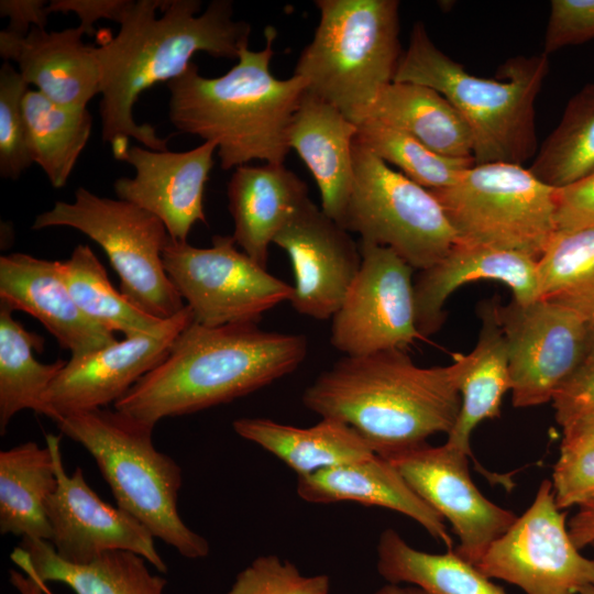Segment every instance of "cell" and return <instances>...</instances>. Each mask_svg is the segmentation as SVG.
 I'll list each match as a JSON object with an SVG mask.
<instances>
[{"instance_id":"681fc988","label":"cell","mask_w":594,"mask_h":594,"mask_svg":"<svg viewBox=\"0 0 594 594\" xmlns=\"http://www.w3.org/2000/svg\"><path fill=\"white\" fill-rule=\"evenodd\" d=\"M584 361L594 362V321L588 326L586 353Z\"/></svg>"},{"instance_id":"9c48e42d","label":"cell","mask_w":594,"mask_h":594,"mask_svg":"<svg viewBox=\"0 0 594 594\" xmlns=\"http://www.w3.org/2000/svg\"><path fill=\"white\" fill-rule=\"evenodd\" d=\"M430 191L458 240L539 260L557 232V188L524 165L474 164L452 186Z\"/></svg>"},{"instance_id":"836d02e7","label":"cell","mask_w":594,"mask_h":594,"mask_svg":"<svg viewBox=\"0 0 594 594\" xmlns=\"http://www.w3.org/2000/svg\"><path fill=\"white\" fill-rule=\"evenodd\" d=\"M528 168L554 188L594 174V82L585 85L569 100L560 122Z\"/></svg>"},{"instance_id":"f546056e","label":"cell","mask_w":594,"mask_h":594,"mask_svg":"<svg viewBox=\"0 0 594 594\" xmlns=\"http://www.w3.org/2000/svg\"><path fill=\"white\" fill-rule=\"evenodd\" d=\"M57 486L48 446L28 441L0 452V532L51 541L47 501Z\"/></svg>"},{"instance_id":"8d00e7d4","label":"cell","mask_w":594,"mask_h":594,"mask_svg":"<svg viewBox=\"0 0 594 594\" xmlns=\"http://www.w3.org/2000/svg\"><path fill=\"white\" fill-rule=\"evenodd\" d=\"M356 138L381 160L430 190L452 186L474 165L473 158L438 154L409 134L373 119L358 124Z\"/></svg>"},{"instance_id":"ee69618b","label":"cell","mask_w":594,"mask_h":594,"mask_svg":"<svg viewBox=\"0 0 594 594\" xmlns=\"http://www.w3.org/2000/svg\"><path fill=\"white\" fill-rule=\"evenodd\" d=\"M133 0H52L47 10L51 13H75L79 20V28L87 35H94V24L101 19L120 23L131 7Z\"/></svg>"},{"instance_id":"ac0fdd59","label":"cell","mask_w":594,"mask_h":594,"mask_svg":"<svg viewBox=\"0 0 594 594\" xmlns=\"http://www.w3.org/2000/svg\"><path fill=\"white\" fill-rule=\"evenodd\" d=\"M273 243L292 263L293 308L318 320L332 318L362 264L360 245L350 232L307 198Z\"/></svg>"},{"instance_id":"4316f807","label":"cell","mask_w":594,"mask_h":594,"mask_svg":"<svg viewBox=\"0 0 594 594\" xmlns=\"http://www.w3.org/2000/svg\"><path fill=\"white\" fill-rule=\"evenodd\" d=\"M481 330L474 349L455 353L459 364L461 406L447 443L471 455L473 430L486 419L501 416L503 397L510 391L505 337L493 300L480 305Z\"/></svg>"},{"instance_id":"5bb4252c","label":"cell","mask_w":594,"mask_h":594,"mask_svg":"<svg viewBox=\"0 0 594 594\" xmlns=\"http://www.w3.org/2000/svg\"><path fill=\"white\" fill-rule=\"evenodd\" d=\"M508 356L514 407L552 400L562 383L583 363L590 323L574 310L538 299L497 305Z\"/></svg>"},{"instance_id":"3957f363","label":"cell","mask_w":594,"mask_h":594,"mask_svg":"<svg viewBox=\"0 0 594 594\" xmlns=\"http://www.w3.org/2000/svg\"><path fill=\"white\" fill-rule=\"evenodd\" d=\"M304 334L260 329L256 323L207 327L190 323L166 358L144 375L114 409L156 425L263 388L305 361Z\"/></svg>"},{"instance_id":"5b68a950","label":"cell","mask_w":594,"mask_h":594,"mask_svg":"<svg viewBox=\"0 0 594 594\" xmlns=\"http://www.w3.org/2000/svg\"><path fill=\"white\" fill-rule=\"evenodd\" d=\"M549 70L544 53L508 58L482 78L443 53L417 21L394 81L433 88L458 110L473 141L474 164L524 165L537 148L536 99Z\"/></svg>"},{"instance_id":"1f68e13d","label":"cell","mask_w":594,"mask_h":594,"mask_svg":"<svg viewBox=\"0 0 594 594\" xmlns=\"http://www.w3.org/2000/svg\"><path fill=\"white\" fill-rule=\"evenodd\" d=\"M13 309L0 301V433L4 435L14 415L24 409L50 415L45 395L66 364L37 361L34 350L43 349V338L28 331L14 319Z\"/></svg>"},{"instance_id":"2e32d148","label":"cell","mask_w":594,"mask_h":594,"mask_svg":"<svg viewBox=\"0 0 594 594\" xmlns=\"http://www.w3.org/2000/svg\"><path fill=\"white\" fill-rule=\"evenodd\" d=\"M469 457L444 442L437 447L426 443L387 460L449 521L459 538L455 552L475 565L517 516L481 493L472 481Z\"/></svg>"},{"instance_id":"52a82bcc","label":"cell","mask_w":594,"mask_h":594,"mask_svg":"<svg viewBox=\"0 0 594 594\" xmlns=\"http://www.w3.org/2000/svg\"><path fill=\"white\" fill-rule=\"evenodd\" d=\"M319 23L295 65L306 90L351 121L365 120L402 57L399 1L316 0Z\"/></svg>"},{"instance_id":"4fadbf2b","label":"cell","mask_w":594,"mask_h":594,"mask_svg":"<svg viewBox=\"0 0 594 594\" xmlns=\"http://www.w3.org/2000/svg\"><path fill=\"white\" fill-rule=\"evenodd\" d=\"M362 264L332 316L330 343L346 356L402 349L424 338L416 323L414 268L393 250L361 241Z\"/></svg>"},{"instance_id":"277c9868","label":"cell","mask_w":594,"mask_h":594,"mask_svg":"<svg viewBox=\"0 0 594 594\" xmlns=\"http://www.w3.org/2000/svg\"><path fill=\"white\" fill-rule=\"evenodd\" d=\"M276 35L267 26L265 47L242 48L238 63L220 77H205L190 63L167 82L170 123L180 132L215 142L224 170L252 161L284 164L290 151L288 129L306 82L297 75L278 79L272 74Z\"/></svg>"},{"instance_id":"cb8c5ba5","label":"cell","mask_w":594,"mask_h":594,"mask_svg":"<svg viewBox=\"0 0 594 594\" xmlns=\"http://www.w3.org/2000/svg\"><path fill=\"white\" fill-rule=\"evenodd\" d=\"M296 491L308 503L351 502L400 513L452 549L444 519L409 486L389 460L378 454L297 476Z\"/></svg>"},{"instance_id":"d590c367","label":"cell","mask_w":594,"mask_h":594,"mask_svg":"<svg viewBox=\"0 0 594 594\" xmlns=\"http://www.w3.org/2000/svg\"><path fill=\"white\" fill-rule=\"evenodd\" d=\"M539 299L594 321V228L557 231L538 260Z\"/></svg>"},{"instance_id":"7402d4cb","label":"cell","mask_w":594,"mask_h":594,"mask_svg":"<svg viewBox=\"0 0 594 594\" xmlns=\"http://www.w3.org/2000/svg\"><path fill=\"white\" fill-rule=\"evenodd\" d=\"M77 28L46 31L33 26L28 35L0 32V55L13 61L28 85L55 103L86 108L100 92L101 73L96 47L82 41Z\"/></svg>"},{"instance_id":"e0dca14e","label":"cell","mask_w":594,"mask_h":594,"mask_svg":"<svg viewBox=\"0 0 594 594\" xmlns=\"http://www.w3.org/2000/svg\"><path fill=\"white\" fill-rule=\"evenodd\" d=\"M194 321L186 305L153 332L125 337L70 358L45 395L48 417L56 422L70 414L114 404L166 358L177 337Z\"/></svg>"},{"instance_id":"44dd1931","label":"cell","mask_w":594,"mask_h":594,"mask_svg":"<svg viewBox=\"0 0 594 594\" xmlns=\"http://www.w3.org/2000/svg\"><path fill=\"white\" fill-rule=\"evenodd\" d=\"M497 280L512 289L513 299L529 304L540 297L538 258L502 248L458 240L414 283L416 323L422 337L439 331L446 319L444 304L464 284Z\"/></svg>"},{"instance_id":"d6986e66","label":"cell","mask_w":594,"mask_h":594,"mask_svg":"<svg viewBox=\"0 0 594 594\" xmlns=\"http://www.w3.org/2000/svg\"><path fill=\"white\" fill-rule=\"evenodd\" d=\"M216 151L211 141L185 152L130 146L121 161L132 165L135 175L118 178L114 193L155 215L172 240L187 242L196 222L207 223L204 191Z\"/></svg>"},{"instance_id":"83f0119b","label":"cell","mask_w":594,"mask_h":594,"mask_svg":"<svg viewBox=\"0 0 594 594\" xmlns=\"http://www.w3.org/2000/svg\"><path fill=\"white\" fill-rule=\"evenodd\" d=\"M241 438L272 453L297 476L369 458L373 450L349 425L331 418L300 428L266 418H239L232 424Z\"/></svg>"},{"instance_id":"816d5d0a","label":"cell","mask_w":594,"mask_h":594,"mask_svg":"<svg viewBox=\"0 0 594 594\" xmlns=\"http://www.w3.org/2000/svg\"><path fill=\"white\" fill-rule=\"evenodd\" d=\"M594 547V546H593Z\"/></svg>"},{"instance_id":"7dc6e473","label":"cell","mask_w":594,"mask_h":594,"mask_svg":"<svg viewBox=\"0 0 594 594\" xmlns=\"http://www.w3.org/2000/svg\"><path fill=\"white\" fill-rule=\"evenodd\" d=\"M588 443H594V415L562 428V440L560 446H580Z\"/></svg>"},{"instance_id":"8992f818","label":"cell","mask_w":594,"mask_h":594,"mask_svg":"<svg viewBox=\"0 0 594 594\" xmlns=\"http://www.w3.org/2000/svg\"><path fill=\"white\" fill-rule=\"evenodd\" d=\"M56 425L95 459L118 507L180 556L199 559L209 554L208 541L178 513L183 472L173 458L155 448L154 425L106 408L70 414Z\"/></svg>"},{"instance_id":"9a60e30c","label":"cell","mask_w":594,"mask_h":594,"mask_svg":"<svg viewBox=\"0 0 594 594\" xmlns=\"http://www.w3.org/2000/svg\"><path fill=\"white\" fill-rule=\"evenodd\" d=\"M54 455L57 486L47 501L51 543L56 554L74 564H87L108 551L123 550L144 558L158 572L167 566L160 556L152 532L132 515L101 499L77 468L66 473L61 437H45Z\"/></svg>"},{"instance_id":"8fae6325","label":"cell","mask_w":594,"mask_h":594,"mask_svg":"<svg viewBox=\"0 0 594 594\" xmlns=\"http://www.w3.org/2000/svg\"><path fill=\"white\" fill-rule=\"evenodd\" d=\"M163 263L195 321L207 327L256 323L294 294L292 285L239 251L232 235H213L210 248L170 239Z\"/></svg>"},{"instance_id":"7a4b0ae2","label":"cell","mask_w":594,"mask_h":594,"mask_svg":"<svg viewBox=\"0 0 594 594\" xmlns=\"http://www.w3.org/2000/svg\"><path fill=\"white\" fill-rule=\"evenodd\" d=\"M302 404L340 420L375 454L392 459L452 430L459 415V364L417 365L402 349L344 356L304 392Z\"/></svg>"},{"instance_id":"f6af8a7d","label":"cell","mask_w":594,"mask_h":594,"mask_svg":"<svg viewBox=\"0 0 594 594\" xmlns=\"http://www.w3.org/2000/svg\"><path fill=\"white\" fill-rule=\"evenodd\" d=\"M44 0H1L0 15L10 19L8 32L25 36L33 26L45 29L50 12Z\"/></svg>"},{"instance_id":"e575fe53","label":"cell","mask_w":594,"mask_h":594,"mask_svg":"<svg viewBox=\"0 0 594 594\" xmlns=\"http://www.w3.org/2000/svg\"><path fill=\"white\" fill-rule=\"evenodd\" d=\"M62 264L65 283L75 302L101 328L132 337L153 332L165 320L144 312L118 292L88 245L78 244Z\"/></svg>"},{"instance_id":"ab89813d","label":"cell","mask_w":594,"mask_h":594,"mask_svg":"<svg viewBox=\"0 0 594 594\" xmlns=\"http://www.w3.org/2000/svg\"><path fill=\"white\" fill-rule=\"evenodd\" d=\"M551 484L562 510L594 499V443L560 446Z\"/></svg>"},{"instance_id":"ba28073f","label":"cell","mask_w":594,"mask_h":594,"mask_svg":"<svg viewBox=\"0 0 594 594\" xmlns=\"http://www.w3.org/2000/svg\"><path fill=\"white\" fill-rule=\"evenodd\" d=\"M50 227L74 228L98 243L120 277L121 294L144 312L164 320L185 308L163 263L170 237L155 215L79 187L73 202L56 201L32 224L34 230Z\"/></svg>"},{"instance_id":"7bdbcfd3","label":"cell","mask_w":594,"mask_h":594,"mask_svg":"<svg viewBox=\"0 0 594 594\" xmlns=\"http://www.w3.org/2000/svg\"><path fill=\"white\" fill-rule=\"evenodd\" d=\"M557 231L594 228V174L557 188Z\"/></svg>"},{"instance_id":"4dcf8cb0","label":"cell","mask_w":594,"mask_h":594,"mask_svg":"<svg viewBox=\"0 0 594 594\" xmlns=\"http://www.w3.org/2000/svg\"><path fill=\"white\" fill-rule=\"evenodd\" d=\"M377 571L388 583H406L425 594H507L455 550L430 553L411 547L395 529L377 543Z\"/></svg>"},{"instance_id":"d6a6232c","label":"cell","mask_w":594,"mask_h":594,"mask_svg":"<svg viewBox=\"0 0 594 594\" xmlns=\"http://www.w3.org/2000/svg\"><path fill=\"white\" fill-rule=\"evenodd\" d=\"M26 144L30 157L55 188L68 180L92 129L87 108L55 103L37 90L23 99Z\"/></svg>"},{"instance_id":"d4e9b609","label":"cell","mask_w":594,"mask_h":594,"mask_svg":"<svg viewBox=\"0 0 594 594\" xmlns=\"http://www.w3.org/2000/svg\"><path fill=\"white\" fill-rule=\"evenodd\" d=\"M358 124L338 108L305 91L288 129V144L315 178L322 211L342 223L354 182Z\"/></svg>"},{"instance_id":"30bf717a","label":"cell","mask_w":594,"mask_h":594,"mask_svg":"<svg viewBox=\"0 0 594 594\" xmlns=\"http://www.w3.org/2000/svg\"><path fill=\"white\" fill-rule=\"evenodd\" d=\"M354 182L341 226L361 241L393 250L414 270L439 262L458 241L435 195L355 138Z\"/></svg>"},{"instance_id":"f35d334b","label":"cell","mask_w":594,"mask_h":594,"mask_svg":"<svg viewBox=\"0 0 594 594\" xmlns=\"http://www.w3.org/2000/svg\"><path fill=\"white\" fill-rule=\"evenodd\" d=\"M329 590L327 575L304 576L292 562L266 554L243 569L227 594H329Z\"/></svg>"},{"instance_id":"bcb514c9","label":"cell","mask_w":594,"mask_h":594,"mask_svg":"<svg viewBox=\"0 0 594 594\" xmlns=\"http://www.w3.org/2000/svg\"><path fill=\"white\" fill-rule=\"evenodd\" d=\"M572 541L579 549L594 546V499L580 506L568 521Z\"/></svg>"},{"instance_id":"f907efd6","label":"cell","mask_w":594,"mask_h":594,"mask_svg":"<svg viewBox=\"0 0 594 594\" xmlns=\"http://www.w3.org/2000/svg\"><path fill=\"white\" fill-rule=\"evenodd\" d=\"M578 594H594V585H586L580 588Z\"/></svg>"},{"instance_id":"60d3db41","label":"cell","mask_w":594,"mask_h":594,"mask_svg":"<svg viewBox=\"0 0 594 594\" xmlns=\"http://www.w3.org/2000/svg\"><path fill=\"white\" fill-rule=\"evenodd\" d=\"M549 13L546 55L594 38V0H552Z\"/></svg>"},{"instance_id":"484cf974","label":"cell","mask_w":594,"mask_h":594,"mask_svg":"<svg viewBox=\"0 0 594 594\" xmlns=\"http://www.w3.org/2000/svg\"><path fill=\"white\" fill-rule=\"evenodd\" d=\"M232 238L252 260L266 267L268 248L308 197L306 183L284 164L242 165L227 187Z\"/></svg>"},{"instance_id":"6da1fadb","label":"cell","mask_w":594,"mask_h":594,"mask_svg":"<svg viewBox=\"0 0 594 594\" xmlns=\"http://www.w3.org/2000/svg\"><path fill=\"white\" fill-rule=\"evenodd\" d=\"M200 9L199 0H133L119 33L96 47L101 138L117 160L130 148L131 138L150 150L167 151V138L134 120L133 106L144 90L179 77L198 52L238 59L249 46L252 28L233 19L231 1L213 0Z\"/></svg>"},{"instance_id":"b9f144b4","label":"cell","mask_w":594,"mask_h":594,"mask_svg":"<svg viewBox=\"0 0 594 594\" xmlns=\"http://www.w3.org/2000/svg\"><path fill=\"white\" fill-rule=\"evenodd\" d=\"M557 424L564 428L594 415V362L583 363L562 383L552 397Z\"/></svg>"},{"instance_id":"603a6c76","label":"cell","mask_w":594,"mask_h":594,"mask_svg":"<svg viewBox=\"0 0 594 594\" xmlns=\"http://www.w3.org/2000/svg\"><path fill=\"white\" fill-rule=\"evenodd\" d=\"M10 557L22 572H10L20 594H44L48 582L63 583L75 594H164L167 584L131 551H108L87 564H74L61 559L50 541L22 538Z\"/></svg>"},{"instance_id":"ffe728a7","label":"cell","mask_w":594,"mask_h":594,"mask_svg":"<svg viewBox=\"0 0 594 594\" xmlns=\"http://www.w3.org/2000/svg\"><path fill=\"white\" fill-rule=\"evenodd\" d=\"M0 300L13 310L36 318L61 348L79 358L117 341L114 334L91 321L75 302L59 261L25 253L0 257Z\"/></svg>"},{"instance_id":"c3c4849f","label":"cell","mask_w":594,"mask_h":594,"mask_svg":"<svg viewBox=\"0 0 594 594\" xmlns=\"http://www.w3.org/2000/svg\"><path fill=\"white\" fill-rule=\"evenodd\" d=\"M374 594H425L419 587L414 585H400L387 583L378 588Z\"/></svg>"},{"instance_id":"7c38bea8","label":"cell","mask_w":594,"mask_h":594,"mask_svg":"<svg viewBox=\"0 0 594 594\" xmlns=\"http://www.w3.org/2000/svg\"><path fill=\"white\" fill-rule=\"evenodd\" d=\"M551 481L540 483L530 506L485 551L475 566L525 594H578L594 585V559L580 552Z\"/></svg>"},{"instance_id":"f1b7e54d","label":"cell","mask_w":594,"mask_h":594,"mask_svg":"<svg viewBox=\"0 0 594 594\" xmlns=\"http://www.w3.org/2000/svg\"><path fill=\"white\" fill-rule=\"evenodd\" d=\"M366 119L403 131L438 154L473 158L468 124L452 103L433 88L393 81L381 94Z\"/></svg>"},{"instance_id":"74e56055","label":"cell","mask_w":594,"mask_h":594,"mask_svg":"<svg viewBox=\"0 0 594 594\" xmlns=\"http://www.w3.org/2000/svg\"><path fill=\"white\" fill-rule=\"evenodd\" d=\"M10 62L0 68V176L16 180L33 163L26 144L23 99L29 90Z\"/></svg>"}]
</instances>
